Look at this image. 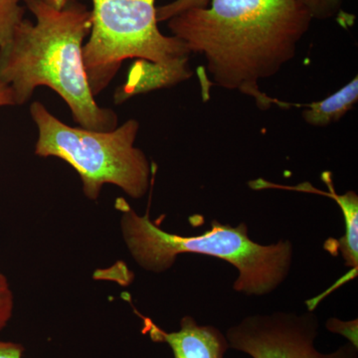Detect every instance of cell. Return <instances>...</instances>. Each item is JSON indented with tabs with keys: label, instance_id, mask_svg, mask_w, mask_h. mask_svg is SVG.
Segmentation results:
<instances>
[{
	"label": "cell",
	"instance_id": "cell-1",
	"mask_svg": "<svg viewBox=\"0 0 358 358\" xmlns=\"http://www.w3.org/2000/svg\"><path fill=\"white\" fill-rule=\"evenodd\" d=\"M169 20L173 36L201 54L214 83L252 96L261 110L281 101L260 90L296 56L313 20L299 0H211Z\"/></svg>",
	"mask_w": 358,
	"mask_h": 358
},
{
	"label": "cell",
	"instance_id": "cell-2",
	"mask_svg": "<svg viewBox=\"0 0 358 358\" xmlns=\"http://www.w3.org/2000/svg\"><path fill=\"white\" fill-rule=\"evenodd\" d=\"M35 22L23 20L0 48V81L23 105L38 87L58 94L81 128L109 131L117 127L112 109L100 107L90 89L83 59L92 11L78 0L56 6L48 0H22Z\"/></svg>",
	"mask_w": 358,
	"mask_h": 358
},
{
	"label": "cell",
	"instance_id": "cell-3",
	"mask_svg": "<svg viewBox=\"0 0 358 358\" xmlns=\"http://www.w3.org/2000/svg\"><path fill=\"white\" fill-rule=\"evenodd\" d=\"M115 208L121 212L122 238L138 266L148 272L164 273L173 267L181 254H200L222 259L239 272L233 289L248 296L272 293L288 277L293 262V245L289 240L261 245L249 237L248 226L234 227L213 220L211 229L196 236H181L160 229L148 211L140 216L124 199Z\"/></svg>",
	"mask_w": 358,
	"mask_h": 358
},
{
	"label": "cell",
	"instance_id": "cell-4",
	"mask_svg": "<svg viewBox=\"0 0 358 358\" xmlns=\"http://www.w3.org/2000/svg\"><path fill=\"white\" fill-rule=\"evenodd\" d=\"M30 114L38 129L35 155L70 164L81 178L87 199H98L105 185L117 186L134 199L147 194L154 169L145 152L134 147L140 129L136 120L98 131L64 124L37 101L30 106Z\"/></svg>",
	"mask_w": 358,
	"mask_h": 358
},
{
	"label": "cell",
	"instance_id": "cell-5",
	"mask_svg": "<svg viewBox=\"0 0 358 358\" xmlns=\"http://www.w3.org/2000/svg\"><path fill=\"white\" fill-rule=\"evenodd\" d=\"M157 0H92V27L84 44L85 71L94 96L109 86L122 62L189 63L185 42L160 32Z\"/></svg>",
	"mask_w": 358,
	"mask_h": 358
},
{
	"label": "cell",
	"instance_id": "cell-6",
	"mask_svg": "<svg viewBox=\"0 0 358 358\" xmlns=\"http://www.w3.org/2000/svg\"><path fill=\"white\" fill-rule=\"evenodd\" d=\"M319 327L313 310L275 312L245 317L225 336L230 348L252 358H358V348L350 343L334 352H320L315 345Z\"/></svg>",
	"mask_w": 358,
	"mask_h": 358
},
{
	"label": "cell",
	"instance_id": "cell-7",
	"mask_svg": "<svg viewBox=\"0 0 358 358\" xmlns=\"http://www.w3.org/2000/svg\"><path fill=\"white\" fill-rule=\"evenodd\" d=\"M143 320V329L155 343L169 345L174 358H224L229 343L222 331L213 326H200L196 320L185 315L180 320L178 331L167 333L148 317Z\"/></svg>",
	"mask_w": 358,
	"mask_h": 358
},
{
	"label": "cell",
	"instance_id": "cell-8",
	"mask_svg": "<svg viewBox=\"0 0 358 358\" xmlns=\"http://www.w3.org/2000/svg\"><path fill=\"white\" fill-rule=\"evenodd\" d=\"M322 180L326 183L329 192H322L310 185V183L303 182L296 186H285L274 185V183L268 182L264 179H257L254 181V188L255 190L267 189V188H278V189L294 190V192L313 193V194L324 195L329 199L334 200L339 208L343 212V217H345V236L336 241V251L341 252L346 267L352 268V271L341 278L338 282L329 289L333 292L334 289H338V287L343 286V284L355 279L357 275L358 270V196L355 192H348L345 194H338L336 192L334 187L333 176L331 171H324L322 173ZM334 249V248H333ZM331 249V250H333ZM329 251V252H331Z\"/></svg>",
	"mask_w": 358,
	"mask_h": 358
},
{
	"label": "cell",
	"instance_id": "cell-9",
	"mask_svg": "<svg viewBox=\"0 0 358 358\" xmlns=\"http://www.w3.org/2000/svg\"><path fill=\"white\" fill-rule=\"evenodd\" d=\"M192 76L189 63L166 66L145 60L136 61L129 69L126 83L115 90V103L119 105L136 95L171 88Z\"/></svg>",
	"mask_w": 358,
	"mask_h": 358
},
{
	"label": "cell",
	"instance_id": "cell-10",
	"mask_svg": "<svg viewBox=\"0 0 358 358\" xmlns=\"http://www.w3.org/2000/svg\"><path fill=\"white\" fill-rule=\"evenodd\" d=\"M357 101L358 79L355 77L350 83L324 100L298 105L292 103V106L305 108L301 115L307 124L324 128L333 122H338L355 107Z\"/></svg>",
	"mask_w": 358,
	"mask_h": 358
},
{
	"label": "cell",
	"instance_id": "cell-11",
	"mask_svg": "<svg viewBox=\"0 0 358 358\" xmlns=\"http://www.w3.org/2000/svg\"><path fill=\"white\" fill-rule=\"evenodd\" d=\"M21 0H0V48L11 40L16 26L24 20Z\"/></svg>",
	"mask_w": 358,
	"mask_h": 358
},
{
	"label": "cell",
	"instance_id": "cell-12",
	"mask_svg": "<svg viewBox=\"0 0 358 358\" xmlns=\"http://www.w3.org/2000/svg\"><path fill=\"white\" fill-rule=\"evenodd\" d=\"M211 0H174L171 3L157 8V21H167L173 16L192 8H205Z\"/></svg>",
	"mask_w": 358,
	"mask_h": 358
},
{
	"label": "cell",
	"instance_id": "cell-13",
	"mask_svg": "<svg viewBox=\"0 0 358 358\" xmlns=\"http://www.w3.org/2000/svg\"><path fill=\"white\" fill-rule=\"evenodd\" d=\"M310 11L313 18L327 20L341 13L343 0H299Z\"/></svg>",
	"mask_w": 358,
	"mask_h": 358
},
{
	"label": "cell",
	"instance_id": "cell-14",
	"mask_svg": "<svg viewBox=\"0 0 358 358\" xmlns=\"http://www.w3.org/2000/svg\"><path fill=\"white\" fill-rule=\"evenodd\" d=\"M13 294L4 275L0 274V331L13 317Z\"/></svg>",
	"mask_w": 358,
	"mask_h": 358
},
{
	"label": "cell",
	"instance_id": "cell-15",
	"mask_svg": "<svg viewBox=\"0 0 358 358\" xmlns=\"http://www.w3.org/2000/svg\"><path fill=\"white\" fill-rule=\"evenodd\" d=\"M357 320H350V322H343L338 319H329L327 322V329L334 334H341L348 339L352 345L358 348L357 343Z\"/></svg>",
	"mask_w": 358,
	"mask_h": 358
},
{
	"label": "cell",
	"instance_id": "cell-16",
	"mask_svg": "<svg viewBox=\"0 0 358 358\" xmlns=\"http://www.w3.org/2000/svg\"><path fill=\"white\" fill-rule=\"evenodd\" d=\"M24 348L20 343L0 341V358H22Z\"/></svg>",
	"mask_w": 358,
	"mask_h": 358
},
{
	"label": "cell",
	"instance_id": "cell-17",
	"mask_svg": "<svg viewBox=\"0 0 358 358\" xmlns=\"http://www.w3.org/2000/svg\"><path fill=\"white\" fill-rule=\"evenodd\" d=\"M16 106L13 90L0 81V108Z\"/></svg>",
	"mask_w": 358,
	"mask_h": 358
},
{
	"label": "cell",
	"instance_id": "cell-18",
	"mask_svg": "<svg viewBox=\"0 0 358 358\" xmlns=\"http://www.w3.org/2000/svg\"><path fill=\"white\" fill-rule=\"evenodd\" d=\"M50 3L54 4L56 6H63L67 4L68 2L72 1V0H48Z\"/></svg>",
	"mask_w": 358,
	"mask_h": 358
}]
</instances>
